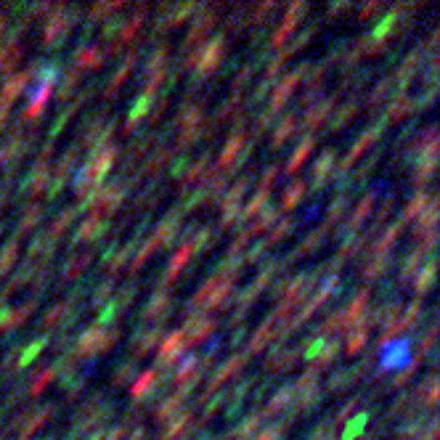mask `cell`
Here are the masks:
<instances>
[{
	"instance_id": "1",
	"label": "cell",
	"mask_w": 440,
	"mask_h": 440,
	"mask_svg": "<svg viewBox=\"0 0 440 440\" xmlns=\"http://www.w3.org/2000/svg\"><path fill=\"white\" fill-rule=\"evenodd\" d=\"M406 361H408V342L398 340V342L385 347V356H382V366L385 369H395V366H401Z\"/></svg>"
},
{
	"instance_id": "9",
	"label": "cell",
	"mask_w": 440,
	"mask_h": 440,
	"mask_svg": "<svg viewBox=\"0 0 440 440\" xmlns=\"http://www.w3.org/2000/svg\"><path fill=\"white\" fill-rule=\"evenodd\" d=\"M321 347H324V340H319V342H316V345H313V347L308 350V358L319 356V350H321Z\"/></svg>"
},
{
	"instance_id": "8",
	"label": "cell",
	"mask_w": 440,
	"mask_h": 440,
	"mask_svg": "<svg viewBox=\"0 0 440 440\" xmlns=\"http://www.w3.org/2000/svg\"><path fill=\"white\" fill-rule=\"evenodd\" d=\"M114 308H117V302H112L107 310H104V316H101V321L107 324V321H112V313H114Z\"/></svg>"
},
{
	"instance_id": "7",
	"label": "cell",
	"mask_w": 440,
	"mask_h": 440,
	"mask_svg": "<svg viewBox=\"0 0 440 440\" xmlns=\"http://www.w3.org/2000/svg\"><path fill=\"white\" fill-rule=\"evenodd\" d=\"M141 112H146V98H143V101H138V104H135V109H133L131 119H138V114H141Z\"/></svg>"
},
{
	"instance_id": "10",
	"label": "cell",
	"mask_w": 440,
	"mask_h": 440,
	"mask_svg": "<svg viewBox=\"0 0 440 440\" xmlns=\"http://www.w3.org/2000/svg\"><path fill=\"white\" fill-rule=\"evenodd\" d=\"M262 440H271V438H262Z\"/></svg>"
},
{
	"instance_id": "4",
	"label": "cell",
	"mask_w": 440,
	"mask_h": 440,
	"mask_svg": "<svg viewBox=\"0 0 440 440\" xmlns=\"http://www.w3.org/2000/svg\"><path fill=\"white\" fill-rule=\"evenodd\" d=\"M43 347H46V342H43V340H40V342H35V345L27 347V350H24V356H22V366H27V364H29V361H32V358H35L37 353L43 350Z\"/></svg>"
},
{
	"instance_id": "3",
	"label": "cell",
	"mask_w": 440,
	"mask_h": 440,
	"mask_svg": "<svg viewBox=\"0 0 440 440\" xmlns=\"http://www.w3.org/2000/svg\"><path fill=\"white\" fill-rule=\"evenodd\" d=\"M364 425H366V414H361V417L356 419V422H350V427L345 429V435H342V438H345V440H353L356 435H361Z\"/></svg>"
},
{
	"instance_id": "6",
	"label": "cell",
	"mask_w": 440,
	"mask_h": 440,
	"mask_svg": "<svg viewBox=\"0 0 440 440\" xmlns=\"http://www.w3.org/2000/svg\"><path fill=\"white\" fill-rule=\"evenodd\" d=\"M180 342V334H173V337H170V340H167L165 345H162V356H167V353H170V350H173V347L178 345Z\"/></svg>"
},
{
	"instance_id": "5",
	"label": "cell",
	"mask_w": 440,
	"mask_h": 440,
	"mask_svg": "<svg viewBox=\"0 0 440 440\" xmlns=\"http://www.w3.org/2000/svg\"><path fill=\"white\" fill-rule=\"evenodd\" d=\"M149 382H152V374H143L141 380H138V385L133 387V395H141L146 387H149Z\"/></svg>"
},
{
	"instance_id": "2",
	"label": "cell",
	"mask_w": 440,
	"mask_h": 440,
	"mask_svg": "<svg viewBox=\"0 0 440 440\" xmlns=\"http://www.w3.org/2000/svg\"><path fill=\"white\" fill-rule=\"evenodd\" d=\"M37 88H40V91H37V93L32 95V101H29V112H27L29 117H35L37 112L43 109V104H46L48 93H51V80H46V83H40Z\"/></svg>"
}]
</instances>
